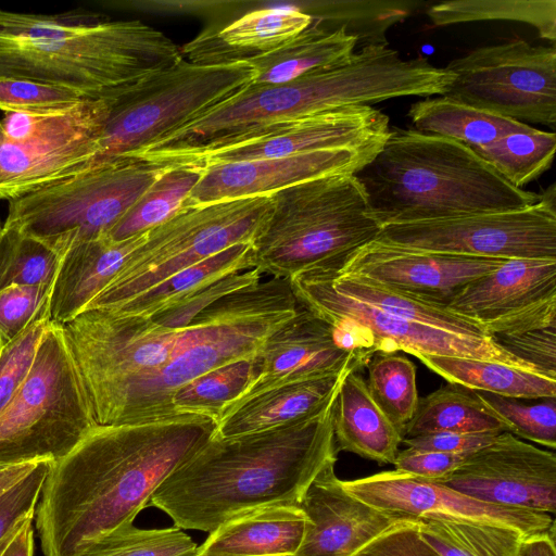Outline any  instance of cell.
Instances as JSON below:
<instances>
[{"label":"cell","mask_w":556,"mask_h":556,"mask_svg":"<svg viewBox=\"0 0 556 556\" xmlns=\"http://www.w3.org/2000/svg\"><path fill=\"white\" fill-rule=\"evenodd\" d=\"M216 431L215 418L198 414L93 428L43 482L35 511L43 556H80L134 522L161 483Z\"/></svg>","instance_id":"cell-1"},{"label":"cell","mask_w":556,"mask_h":556,"mask_svg":"<svg viewBox=\"0 0 556 556\" xmlns=\"http://www.w3.org/2000/svg\"><path fill=\"white\" fill-rule=\"evenodd\" d=\"M338 390L321 408L294 422L214 435L161 483L148 506L169 516L175 527L207 533L245 510L298 506L315 477L337 462L332 416Z\"/></svg>","instance_id":"cell-2"},{"label":"cell","mask_w":556,"mask_h":556,"mask_svg":"<svg viewBox=\"0 0 556 556\" xmlns=\"http://www.w3.org/2000/svg\"><path fill=\"white\" fill-rule=\"evenodd\" d=\"M182 59L170 38L137 20L0 10V77L59 86L97 100Z\"/></svg>","instance_id":"cell-3"},{"label":"cell","mask_w":556,"mask_h":556,"mask_svg":"<svg viewBox=\"0 0 556 556\" xmlns=\"http://www.w3.org/2000/svg\"><path fill=\"white\" fill-rule=\"evenodd\" d=\"M380 227L528 207L541 193L510 185L470 147L391 128L356 174Z\"/></svg>","instance_id":"cell-4"},{"label":"cell","mask_w":556,"mask_h":556,"mask_svg":"<svg viewBox=\"0 0 556 556\" xmlns=\"http://www.w3.org/2000/svg\"><path fill=\"white\" fill-rule=\"evenodd\" d=\"M298 308L289 279L281 278L218 299L186 327L169 361L129 390L112 426L176 415L172 401L177 391L210 370L256 357Z\"/></svg>","instance_id":"cell-5"},{"label":"cell","mask_w":556,"mask_h":556,"mask_svg":"<svg viewBox=\"0 0 556 556\" xmlns=\"http://www.w3.org/2000/svg\"><path fill=\"white\" fill-rule=\"evenodd\" d=\"M380 229L355 175L305 180L271 194L270 214L252 243L253 268L281 279L337 268Z\"/></svg>","instance_id":"cell-6"},{"label":"cell","mask_w":556,"mask_h":556,"mask_svg":"<svg viewBox=\"0 0 556 556\" xmlns=\"http://www.w3.org/2000/svg\"><path fill=\"white\" fill-rule=\"evenodd\" d=\"M247 61L202 65L182 59L108 97L98 154L85 170L128 157L244 89ZM84 170V172H85Z\"/></svg>","instance_id":"cell-7"},{"label":"cell","mask_w":556,"mask_h":556,"mask_svg":"<svg viewBox=\"0 0 556 556\" xmlns=\"http://www.w3.org/2000/svg\"><path fill=\"white\" fill-rule=\"evenodd\" d=\"M96 427L64 329L51 323L27 378L0 414V466L55 464Z\"/></svg>","instance_id":"cell-8"},{"label":"cell","mask_w":556,"mask_h":556,"mask_svg":"<svg viewBox=\"0 0 556 556\" xmlns=\"http://www.w3.org/2000/svg\"><path fill=\"white\" fill-rule=\"evenodd\" d=\"M270 211L271 194L182 207L148 230L143 243L128 255L86 309H116L176 273L236 243H253Z\"/></svg>","instance_id":"cell-9"},{"label":"cell","mask_w":556,"mask_h":556,"mask_svg":"<svg viewBox=\"0 0 556 556\" xmlns=\"http://www.w3.org/2000/svg\"><path fill=\"white\" fill-rule=\"evenodd\" d=\"M166 168L125 157L87 169L9 201L4 225L62 254L73 244L106 236Z\"/></svg>","instance_id":"cell-10"},{"label":"cell","mask_w":556,"mask_h":556,"mask_svg":"<svg viewBox=\"0 0 556 556\" xmlns=\"http://www.w3.org/2000/svg\"><path fill=\"white\" fill-rule=\"evenodd\" d=\"M97 426H112L129 390L172 357L185 328L106 309H86L63 326Z\"/></svg>","instance_id":"cell-11"},{"label":"cell","mask_w":556,"mask_h":556,"mask_svg":"<svg viewBox=\"0 0 556 556\" xmlns=\"http://www.w3.org/2000/svg\"><path fill=\"white\" fill-rule=\"evenodd\" d=\"M445 67L455 79L444 97L520 123L555 128L554 45L532 46L516 38L473 49Z\"/></svg>","instance_id":"cell-12"},{"label":"cell","mask_w":556,"mask_h":556,"mask_svg":"<svg viewBox=\"0 0 556 556\" xmlns=\"http://www.w3.org/2000/svg\"><path fill=\"white\" fill-rule=\"evenodd\" d=\"M555 193L553 184L525 208L386 225L375 240L435 254L556 260Z\"/></svg>","instance_id":"cell-13"},{"label":"cell","mask_w":556,"mask_h":556,"mask_svg":"<svg viewBox=\"0 0 556 556\" xmlns=\"http://www.w3.org/2000/svg\"><path fill=\"white\" fill-rule=\"evenodd\" d=\"M296 303L330 325L355 330L364 349L375 353L406 352L490 359L536 371L491 338H472L384 313L334 289L321 269H309L289 278ZM540 374V372H539ZM542 375V374H541Z\"/></svg>","instance_id":"cell-14"},{"label":"cell","mask_w":556,"mask_h":556,"mask_svg":"<svg viewBox=\"0 0 556 556\" xmlns=\"http://www.w3.org/2000/svg\"><path fill=\"white\" fill-rule=\"evenodd\" d=\"M491 339L556 326V260L511 258L446 304Z\"/></svg>","instance_id":"cell-15"},{"label":"cell","mask_w":556,"mask_h":556,"mask_svg":"<svg viewBox=\"0 0 556 556\" xmlns=\"http://www.w3.org/2000/svg\"><path fill=\"white\" fill-rule=\"evenodd\" d=\"M342 483L362 502L404 518L502 527L525 536L555 529L553 515L484 503L445 484L395 469Z\"/></svg>","instance_id":"cell-16"},{"label":"cell","mask_w":556,"mask_h":556,"mask_svg":"<svg viewBox=\"0 0 556 556\" xmlns=\"http://www.w3.org/2000/svg\"><path fill=\"white\" fill-rule=\"evenodd\" d=\"M439 483L484 503L556 513L555 453L506 431L469 454Z\"/></svg>","instance_id":"cell-17"},{"label":"cell","mask_w":556,"mask_h":556,"mask_svg":"<svg viewBox=\"0 0 556 556\" xmlns=\"http://www.w3.org/2000/svg\"><path fill=\"white\" fill-rule=\"evenodd\" d=\"M390 132L389 117L380 110L370 105L348 106L279 125L253 140L210 152L186 164L204 167L317 150L381 149Z\"/></svg>","instance_id":"cell-18"},{"label":"cell","mask_w":556,"mask_h":556,"mask_svg":"<svg viewBox=\"0 0 556 556\" xmlns=\"http://www.w3.org/2000/svg\"><path fill=\"white\" fill-rule=\"evenodd\" d=\"M380 149H328L301 154L204 166L182 207L270 195L295 184L332 174H356Z\"/></svg>","instance_id":"cell-19"},{"label":"cell","mask_w":556,"mask_h":556,"mask_svg":"<svg viewBox=\"0 0 556 556\" xmlns=\"http://www.w3.org/2000/svg\"><path fill=\"white\" fill-rule=\"evenodd\" d=\"M334 465L315 477L298 504L306 525L293 556H354L386 532L417 520L386 514L350 494Z\"/></svg>","instance_id":"cell-20"},{"label":"cell","mask_w":556,"mask_h":556,"mask_svg":"<svg viewBox=\"0 0 556 556\" xmlns=\"http://www.w3.org/2000/svg\"><path fill=\"white\" fill-rule=\"evenodd\" d=\"M505 261L410 251L372 240L350 253L336 269L447 304L459 289Z\"/></svg>","instance_id":"cell-21"},{"label":"cell","mask_w":556,"mask_h":556,"mask_svg":"<svg viewBox=\"0 0 556 556\" xmlns=\"http://www.w3.org/2000/svg\"><path fill=\"white\" fill-rule=\"evenodd\" d=\"M256 363L257 376L223 414L275 386L336 375L351 367L362 369L367 365L362 356L336 343L330 324L303 307L270 334Z\"/></svg>","instance_id":"cell-22"},{"label":"cell","mask_w":556,"mask_h":556,"mask_svg":"<svg viewBox=\"0 0 556 556\" xmlns=\"http://www.w3.org/2000/svg\"><path fill=\"white\" fill-rule=\"evenodd\" d=\"M148 231L123 241L106 236L67 248L52 281L49 313L53 324L63 326L83 313L105 288L128 255L147 238Z\"/></svg>","instance_id":"cell-23"},{"label":"cell","mask_w":556,"mask_h":556,"mask_svg":"<svg viewBox=\"0 0 556 556\" xmlns=\"http://www.w3.org/2000/svg\"><path fill=\"white\" fill-rule=\"evenodd\" d=\"M298 8H264L245 13L219 30L207 29L181 48L182 58L202 65L248 61L268 53L313 23Z\"/></svg>","instance_id":"cell-24"},{"label":"cell","mask_w":556,"mask_h":556,"mask_svg":"<svg viewBox=\"0 0 556 556\" xmlns=\"http://www.w3.org/2000/svg\"><path fill=\"white\" fill-rule=\"evenodd\" d=\"M306 517L299 506L273 504L237 514L197 548L195 556H293Z\"/></svg>","instance_id":"cell-25"},{"label":"cell","mask_w":556,"mask_h":556,"mask_svg":"<svg viewBox=\"0 0 556 556\" xmlns=\"http://www.w3.org/2000/svg\"><path fill=\"white\" fill-rule=\"evenodd\" d=\"M99 140L46 146L10 138L0 121V200H14L83 173Z\"/></svg>","instance_id":"cell-26"},{"label":"cell","mask_w":556,"mask_h":556,"mask_svg":"<svg viewBox=\"0 0 556 556\" xmlns=\"http://www.w3.org/2000/svg\"><path fill=\"white\" fill-rule=\"evenodd\" d=\"M351 368L336 375L282 383L250 396L219 417L215 435L237 437L302 419L332 397Z\"/></svg>","instance_id":"cell-27"},{"label":"cell","mask_w":556,"mask_h":556,"mask_svg":"<svg viewBox=\"0 0 556 556\" xmlns=\"http://www.w3.org/2000/svg\"><path fill=\"white\" fill-rule=\"evenodd\" d=\"M337 451H345L378 464H394L403 435L371 399L359 368L343 377L333 407Z\"/></svg>","instance_id":"cell-28"},{"label":"cell","mask_w":556,"mask_h":556,"mask_svg":"<svg viewBox=\"0 0 556 556\" xmlns=\"http://www.w3.org/2000/svg\"><path fill=\"white\" fill-rule=\"evenodd\" d=\"M314 18V17H313ZM358 43L345 27L326 28L314 21L303 31L273 51L247 62L254 71V84H280L350 56Z\"/></svg>","instance_id":"cell-29"},{"label":"cell","mask_w":556,"mask_h":556,"mask_svg":"<svg viewBox=\"0 0 556 556\" xmlns=\"http://www.w3.org/2000/svg\"><path fill=\"white\" fill-rule=\"evenodd\" d=\"M316 269L324 271L334 289L390 315L465 337L490 338L477 324L454 313L446 304L421 299L361 275L329 267Z\"/></svg>","instance_id":"cell-30"},{"label":"cell","mask_w":556,"mask_h":556,"mask_svg":"<svg viewBox=\"0 0 556 556\" xmlns=\"http://www.w3.org/2000/svg\"><path fill=\"white\" fill-rule=\"evenodd\" d=\"M417 358L448 383L470 390L521 400L556 397V379L501 362L431 354Z\"/></svg>","instance_id":"cell-31"},{"label":"cell","mask_w":556,"mask_h":556,"mask_svg":"<svg viewBox=\"0 0 556 556\" xmlns=\"http://www.w3.org/2000/svg\"><path fill=\"white\" fill-rule=\"evenodd\" d=\"M414 130L444 137L468 147L488 144L531 126L457 102L444 96L413 103L408 110Z\"/></svg>","instance_id":"cell-32"},{"label":"cell","mask_w":556,"mask_h":556,"mask_svg":"<svg viewBox=\"0 0 556 556\" xmlns=\"http://www.w3.org/2000/svg\"><path fill=\"white\" fill-rule=\"evenodd\" d=\"M253 268L252 243H236L170 276L113 312L151 318L219 279Z\"/></svg>","instance_id":"cell-33"},{"label":"cell","mask_w":556,"mask_h":556,"mask_svg":"<svg viewBox=\"0 0 556 556\" xmlns=\"http://www.w3.org/2000/svg\"><path fill=\"white\" fill-rule=\"evenodd\" d=\"M505 432L503 424L489 412L473 390L448 383L419 397L404 438L435 432Z\"/></svg>","instance_id":"cell-34"},{"label":"cell","mask_w":556,"mask_h":556,"mask_svg":"<svg viewBox=\"0 0 556 556\" xmlns=\"http://www.w3.org/2000/svg\"><path fill=\"white\" fill-rule=\"evenodd\" d=\"M106 117L108 101L102 98L88 100L66 113L46 115L4 113L1 124L5 134L14 140L64 146L85 140L100 142Z\"/></svg>","instance_id":"cell-35"},{"label":"cell","mask_w":556,"mask_h":556,"mask_svg":"<svg viewBox=\"0 0 556 556\" xmlns=\"http://www.w3.org/2000/svg\"><path fill=\"white\" fill-rule=\"evenodd\" d=\"M203 170L204 167L190 164L167 166L106 237L113 241H123L170 218L182 208Z\"/></svg>","instance_id":"cell-36"},{"label":"cell","mask_w":556,"mask_h":556,"mask_svg":"<svg viewBox=\"0 0 556 556\" xmlns=\"http://www.w3.org/2000/svg\"><path fill=\"white\" fill-rule=\"evenodd\" d=\"M434 26L484 21H510L534 27L542 39L556 40L555 0H451L427 10Z\"/></svg>","instance_id":"cell-37"},{"label":"cell","mask_w":556,"mask_h":556,"mask_svg":"<svg viewBox=\"0 0 556 556\" xmlns=\"http://www.w3.org/2000/svg\"><path fill=\"white\" fill-rule=\"evenodd\" d=\"M470 148L510 185L522 189L551 167L556 135L530 127L488 144Z\"/></svg>","instance_id":"cell-38"},{"label":"cell","mask_w":556,"mask_h":556,"mask_svg":"<svg viewBox=\"0 0 556 556\" xmlns=\"http://www.w3.org/2000/svg\"><path fill=\"white\" fill-rule=\"evenodd\" d=\"M257 376L256 357L244 358L195 378L173 397L175 414H198L215 418L236 403Z\"/></svg>","instance_id":"cell-39"},{"label":"cell","mask_w":556,"mask_h":556,"mask_svg":"<svg viewBox=\"0 0 556 556\" xmlns=\"http://www.w3.org/2000/svg\"><path fill=\"white\" fill-rule=\"evenodd\" d=\"M366 367L371 399L404 439L419 401L414 363L396 353L378 352Z\"/></svg>","instance_id":"cell-40"},{"label":"cell","mask_w":556,"mask_h":556,"mask_svg":"<svg viewBox=\"0 0 556 556\" xmlns=\"http://www.w3.org/2000/svg\"><path fill=\"white\" fill-rule=\"evenodd\" d=\"M417 527L441 556H517L525 538L516 530L486 525L418 519Z\"/></svg>","instance_id":"cell-41"},{"label":"cell","mask_w":556,"mask_h":556,"mask_svg":"<svg viewBox=\"0 0 556 556\" xmlns=\"http://www.w3.org/2000/svg\"><path fill=\"white\" fill-rule=\"evenodd\" d=\"M61 254L15 226L0 231V291L13 285L52 283Z\"/></svg>","instance_id":"cell-42"},{"label":"cell","mask_w":556,"mask_h":556,"mask_svg":"<svg viewBox=\"0 0 556 556\" xmlns=\"http://www.w3.org/2000/svg\"><path fill=\"white\" fill-rule=\"evenodd\" d=\"M197 548L178 527L142 529L129 522L90 544L80 556H195Z\"/></svg>","instance_id":"cell-43"},{"label":"cell","mask_w":556,"mask_h":556,"mask_svg":"<svg viewBox=\"0 0 556 556\" xmlns=\"http://www.w3.org/2000/svg\"><path fill=\"white\" fill-rule=\"evenodd\" d=\"M475 391V390H473ZM482 405L515 437L554 450L556 447V397L526 404L521 399L475 391Z\"/></svg>","instance_id":"cell-44"},{"label":"cell","mask_w":556,"mask_h":556,"mask_svg":"<svg viewBox=\"0 0 556 556\" xmlns=\"http://www.w3.org/2000/svg\"><path fill=\"white\" fill-rule=\"evenodd\" d=\"M89 99L74 90L30 80L0 77V110L31 115L70 112Z\"/></svg>","instance_id":"cell-45"},{"label":"cell","mask_w":556,"mask_h":556,"mask_svg":"<svg viewBox=\"0 0 556 556\" xmlns=\"http://www.w3.org/2000/svg\"><path fill=\"white\" fill-rule=\"evenodd\" d=\"M51 323L48 299L25 330L0 349V414L27 378Z\"/></svg>","instance_id":"cell-46"},{"label":"cell","mask_w":556,"mask_h":556,"mask_svg":"<svg viewBox=\"0 0 556 556\" xmlns=\"http://www.w3.org/2000/svg\"><path fill=\"white\" fill-rule=\"evenodd\" d=\"M261 277L262 274L256 268L233 273L151 318L163 327L185 328L215 301L239 289L260 282Z\"/></svg>","instance_id":"cell-47"},{"label":"cell","mask_w":556,"mask_h":556,"mask_svg":"<svg viewBox=\"0 0 556 556\" xmlns=\"http://www.w3.org/2000/svg\"><path fill=\"white\" fill-rule=\"evenodd\" d=\"M52 283L13 285L0 291V349L22 333L48 301Z\"/></svg>","instance_id":"cell-48"},{"label":"cell","mask_w":556,"mask_h":556,"mask_svg":"<svg viewBox=\"0 0 556 556\" xmlns=\"http://www.w3.org/2000/svg\"><path fill=\"white\" fill-rule=\"evenodd\" d=\"M53 465L40 460L21 480L0 494V542L25 518L35 516L43 482Z\"/></svg>","instance_id":"cell-49"},{"label":"cell","mask_w":556,"mask_h":556,"mask_svg":"<svg viewBox=\"0 0 556 556\" xmlns=\"http://www.w3.org/2000/svg\"><path fill=\"white\" fill-rule=\"evenodd\" d=\"M492 340L540 374L556 379V326L515 336H497Z\"/></svg>","instance_id":"cell-50"},{"label":"cell","mask_w":556,"mask_h":556,"mask_svg":"<svg viewBox=\"0 0 556 556\" xmlns=\"http://www.w3.org/2000/svg\"><path fill=\"white\" fill-rule=\"evenodd\" d=\"M469 454H450L406 447L397 453L394 469L430 481L448 477Z\"/></svg>","instance_id":"cell-51"},{"label":"cell","mask_w":556,"mask_h":556,"mask_svg":"<svg viewBox=\"0 0 556 556\" xmlns=\"http://www.w3.org/2000/svg\"><path fill=\"white\" fill-rule=\"evenodd\" d=\"M417 523L418 519L386 532L354 556H441L422 539Z\"/></svg>","instance_id":"cell-52"},{"label":"cell","mask_w":556,"mask_h":556,"mask_svg":"<svg viewBox=\"0 0 556 556\" xmlns=\"http://www.w3.org/2000/svg\"><path fill=\"white\" fill-rule=\"evenodd\" d=\"M502 432H435L404 438L407 447L450 454H471L486 446Z\"/></svg>","instance_id":"cell-53"},{"label":"cell","mask_w":556,"mask_h":556,"mask_svg":"<svg viewBox=\"0 0 556 556\" xmlns=\"http://www.w3.org/2000/svg\"><path fill=\"white\" fill-rule=\"evenodd\" d=\"M34 518L29 516L18 525L0 556H34Z\"/></svg>","instance_id":"cell-54"},{"label":"cell","mask_w":556,"mask_h":556,"mask_svg":"<svg viewBox=\"0 0 556 556\" xmlns=\"http://www.w3.org/2000/svg\"><path fill=\"white\" fill-rule=\"evenodd\" d=\"M555 530L525 536L517 556H556Z\"/></svg>","instance_id":"cell-55"},{"label":"cell","mask_w":556,"mask_h":556,"mask_svg":"<svg viewBox=\"0 0 556 556\" xmlns=\"http://www.w3.org/2000/svg\"><path fill=\"white\" fill-rule=\"evenodd\" d=\"M37 463L38 462L5 466L0 471V494L25 477Z\"/></svg>","instance_id":"cell-56"},{"label":"cell","mask_w":556,"mask_h":556,"mask_svg":"<svg viewBox=\"0 0 556 556\" xmlns=\"http://www.w3.org/2000/svg\"><path fill=\"white\" fill-rule=\"evenodd\" d=\"M18 527V526H17ZM16 527V528H17ZM16 528L4 539L0 542V554L2 553V551L4 549L5 545L8 544V542L10 541L11 536L13 535L14 531L16 530Z\"/></svg>","instance_id":"cell-57"},{"label":"cell","mask_w":556,"mask_h":556,"mask_svg":"<svg viewBox=\"0 0 556 556\" xmlns=\"http://www.w3.org/2000/svg\"><path fill=\"white\" fill-rule=\"evenodd\" d=\"M2 226H3V224L1 223V219H0V231H1V229H2Z\"/></svg>","instance_id":"cell-58"},{"label":"cell","mask_w":556,"mask_h":556,"mask_svg":"<svg viewBox=\"0 0 556 556\" xmlns=\"http://www.w3.org/2000/svg\"><path fill=\"white\" fill-rule=\"evenodd\" d=\"M5 466H0V471L4 468Z\"/></svg>","instance_id":"cell-59"}]
</instances>
